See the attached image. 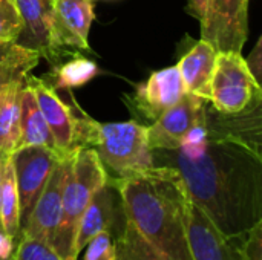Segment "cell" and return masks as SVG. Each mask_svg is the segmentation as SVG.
<instances>
[{
	"label": "cell",
	"mask_w": 262,
	"mask_h": 260,
	"mask_svg": "<svg viewBox=\"0 0 262 260\" xmlns=\"http://www.w3.org/2000/svg\"><path fill=\"white\" fill-rule=\"evenodd\" d=\"M152 158L178 172L192 204L226 238L239 241L262 222L261 106L213 116L207 109L177 150H152Z\"/></svg>",
	"instance_id": "6da1fadb"
},
{
	"label": "cell",
	"mask_w": 262,
	"mask_h": 260,
	"mask_svg": "<svg viewBox=\"0 0 262 260\" xmlns=\"http://www.w3.org/2000/svg\"><path fill=\"white\" fill-rule=\"evenodd\" d=\"M109 182L118 192L124 219L169 260H192L187 241L190 198L177 170L152 166Z\"/></svg>",
	"instance_id": "7a4b0ae2"
},
{
	"label": "cell",
	"mask_w": 262,
	"mask_h": 260,
	"mask_svg": "<svg viewBox=\"0 0 262 260\" xmlns=\"http://www.w3.org/2000/svg\"><path fill=\"white\" fill-rule=\"evenodd\" d=\"M109 182V173L92 147H77L66 155V176L61 195V215L52 248L63 260H78L75 239L80 219L94 195Z\"/></svg>",
	"instance_id": "3957f363"
},
{
	"label": "cell",
	"mask_w": 262,
	"mask_h": 260,
	"mask_svg": "<svg viewBox=\"0 0 262 260\" xmlns=\"http://www.w3.org/2000/svg\"><path fill=\"white\" fill-rule=\"evenodd\" d=\"M77 110V109H75ZM77 113V147H92L104 169L117 178L154 166L147 143V126L137 121L98 123L83 110Z\"/></svg>",
	"instance_id": "277c9868"
},
{
	"label": "cell",
	"mask_w": 262,
	"mask_h": 260,
	"mask_svg": "<svg viewBox=\"0 0 262 260\" xmlns=\"http://www.w3.org/2000/svg\"><path fill=\"white\" fill-rule=\"evenodd\" d=\"M262 87L252 75L239 52H218L212 84L210 104L221 115H239L261 106Z\"/></svg>",
	"instance_id": "5b68a950"
},
{
	"label": "cell",
	"mask_w": 262,
	"mask_h": 260,
	"mask_svg": "<svg viewBox=\"0 0 262 260\" xmlns=\"http://www.w3.org/2000/svg\"><path fill=\"white\" fill-rule=\"evenodd\" d=\"M250 0H209L201 23V38L218 52L243 51L249 34Z\"/></svg>",
	"instance_id": "8992f818"
},
{
	"label": "cell",
	"mask_w": 262,
	"mask_h": 260,
	"mask_svg": "<svg viewBox=\"0 0 262 260\" xmlns=\"http://www.w3.org/2000/svg\"><path fill=\"white\" fill-rule=\"evenodd\" d=\"M64 158L41 146H26L11 153L20 198V222L25 225L35 201L43 192L54 167Z\"/></svg>",
	"instance_id": "52a82bcc"
},
{
	"label": "cell",
	"mask_w": 262,
	"mask_h": 260,
	"mask_svg": "<svg viewBox=\"0 0 262 260\" xmlns=\"http://www.w3.org/2000/svg\"><path fill=\"white\" fill-rule=\"evenodd\" d=\"M207 103L186 92L175 106L147 126L150 150H177L190 130L206 120Z\"/></svg>",
	"instance_id": "ba28073f"
},
{
	"label": "cell",
	"mask_w": 262,
	"mask_h": 260,
	"mask_svg": "<svg viewBox=\"0 0 262 260\" xmlns=\"http://www.w3.org/2000/svg\"><path fill=\"white\" fill-rule=\"evenodd\" d=\"M26 84L32 89L40 113L54 138L57 152L66 156L77 149V110L69 107L45 80L26 74Z\"/></svg>",
	"instance_id": "9c48e42d"
},
{
	"label": "cell",
	"mask_w": 262,
	"mask_h": 260,
	"mask_svg": "<svg viewBox=\"0 0 262 260\" xmlns=\"http://www.w3.org/2000/svg\"><path fill=\"white\" fill-rule=\"evenodd\" d=\"M66 176V156L58 161L54 167L43 192L35 201L25 225L21 227V234L52 245L54 234L61 215V195Z\"/></svg>",
	"instance_id": "30bf717a"
},
{
	"label": "cell",
	"mask_w": 262,
	"mask_h": 260,
	"mask_svg": "<svg viewBox=\"0 0 262 260\" xmlns=\"http://www.w3.org/2000/svg\"><path fill=\"white\" fill-rule=\"evenodd\" d=\"M186 93L178 66L155 70L150 77L137 86L130 98L134 109L149 121H155L166 110L175 106Z\"/></svg>",
	"instance_id": "8fae6325"
},
{
	"label": "cell",
	"mask_w": 262,
	"mask_h": 260,
	"mask_svg": "<svg viewBox=\"0 0 262 260\" xmlns=\"http://www.w3.org/2000/svg\"><path fill=\"white\" fill-rule=\"evenodd\" d=\"M52 38L55 48L63 46L89 51V31L95 18L94 5L89 0H51Z\"/></svg>",
	"instance_id": "7c38bea8"
},
{
	"label": "cell",
	"mask_w": 262,
	"mask_h": 260,
	"mask_svg": "<svg viewBox=\"0 0 262 260\" xmlns=\"http://www.w3.org/2000/svg\"><path fill=\"white\" fill-rule=\"evenodd\" d=\"M187 241L192 260H241L238 241L226 238L192 201L187 213Z\"/></svg>",
	"instance_id": "4fadbf2b"
},
{
	"label": "cell",
	"mask_w": 262,
	"mask_h": 260,
	"mask_svg": "<svg viewBox=\"0 0 262 260\" xmlns=\"http://www.w3.org/2000/svg\"><path fill=\"white\" fill-rule=\"evenodd\" d=\"M23 20L21 41L18 44L31 48L40 57L52 61L58 54L52 38V5L51 0H14Z\"/></svg>",
	"instance_id": "5bb4252c"
},
{
	"label": "cell",
	"mask_w": 262,
	"mask_h": 260,
	"mask_svg": "<svg viewBox=\"0 0 262 260\" xmlns=\"http://www.w3.org/2000/svg\"><path fill=\"white\" fill-rule=\"evenodd\" d=\"M218 51L206 40H200L180 60L178 70L186 92L210 101V84Z\"/></svg>",
	"instance_id": "9a60e30c"
},
{
	"label": "cell",
	"mask_w": 262,
	"mask_h": 260,
	"mask_svg": "<svg viewBox=\"0 0 262 260\" xmlns=\"http://www.w3.org/2000/svg\"><path fill=\"white\" fill-rule=\"evenodd\" d=\"M114 222H115V202H114L111 184L107 182L94 195V198L91 199L89 205L86 207L80 219L77 239H75L77 257L81 254L84 245L94 236L103 231L112 233Z\"/></svg>",
	"instance_id": "2e32d148"
},
{
	"label": "cell",
	"mask_w": 262,
	"mask_h": 260,
	"mask_svg": "<svg viewBox=\"0 0 262 260\" xmlns=\"http://www.w3.org/2000/svg\"><path fill=\"white\" fill-rule=\"evenodd\" d=\"M25 77L12 80L0 92V153L3 155H11L18 147L20 100Z\"/></svg>",
	"instance_id": "e0dca14e"
},
{
	"label": "cell",
	"mask_w": 262,
	"mask_h": 260,
	"mask_svg": "<svg viewBox=\"0 0 262 260\" xmlns=\"http://www.w3.org/2000/svg\"><path fill=\"white\" fill-rule=\"evenodd\" d=\"M0 225L5 236L15 244L21 234L20 198L11 155H6L0 167Z\"/></svg>",
	"instance_id": "ac0fdd59"
},
{
	"label": "cell",
	"mask_w": 262,
	"mask_h": 260,
	"mask_svg": "<svg viewBox=\"0 0 262 260\" xmlns=\"http://www.w3.org/2000/svg\"><path fill=\"white\" fill-rule=\"evenodd\" d=\"M26 146H41L57 152L54 138L40 113L34 92L25 81L20 100V141L17 149Z\"/></svg>",
	"instance_id": "d6986e66"
},
{
	"label": "cell",
	"mask_w": 262,
	"mask_h": 260,
	"mask_svg": "<svg viewBox=\"0 0 262 260\" xmlns=\"http://www.w3.org/2000/svg\"><path fill=\"white\" fill-rule=\"evenodd\" d=\"M115 260H169L150 245L138 230L124 219V225L115 238Z\"/></svg>",
	"instance_id": "ffe728a7"
},
{
	"label": "cell",
	"mask_w": 262,
	"mask_h": 260,
	"mask_svg": "<svg viewBox=\"0 0 262 260\" xmlns=\"http://www.w3.org/2000/svg\"><path fill=\"white\" fill-rule=\"evenodd\" d=\"M40 54L31 48L14 43L0 57V92L12 80L23 78L40 61Z\"/></svg>",
	"instance_id": "44dd1931"
},
{
	"label": "cell",
	"mask_w": 262,
	"mask_h": 260,
	"mask_svg": "<svg viewBox=\"0 0 262 260\" xmlns=\"http://www.w3.org/2000/svg\"><path fill=\"white\" fill-rule=\"evenodd\" d=\"M98 66L89 58L75 57L55 67L54 83L51 84L54 90L57 89H74L81 87L98 75Z\"/></svg>",
	"instance_id": "7402d4cb"
},
{
	"label": "cell",
	"mask_w": 262,
	"mask_h": 260,
	"mask_svg": "<svg viewBox=\"0 0 262 260\" xmlns=\"http://www.w3.org/2000/svg\"><path fill=\"white\" fill-rule=\"evenodd\" d=\"M23 31V20L14 0H0V46H11L18 41Z\"/></svg>",
	"instance_id": "603a6c76"
},
{
	"label": "cell",
	"mask_w": 262,
	"mask_h": 260,
	"mask_svg": "<svg viewBox=\"0 0 262 260\" xmlns=\"http://www.w3.org/2000/svg\"><path fill=\"white\" fill-rule=\"evenodd\" d=\"M9 257L11 260H63L52 245L26 236L17 239Z\"/></svg>",
	"instance_id": "cb8c5ba5"
},
{
	"label": "cell",
	"mask_w": 262,
	"mask_h": 260,
	"mask_svg": "<svg viewBox=\"0 0 262 260\" xmlns=\"http://www.w3.org/2000/svg\"><path fill=\"white\" fill-rule=\"evenodd\" d=\"M81 253L83 260H115V241L112 233H98L84 245Z\"/></svg>",
	"instance_id": "d4e9b609"
},
{
	"label": "cell",
	"mask_w": 262,
	"mask_h": 260,
	"mask_svg": "<svg viewBox=\"0 0 262 260\" xmlns=\"http://www.w3.org/2000/svg\"><path fill=\"white\" fill-rule=\"evenodd\" d=\"M238 251L241 260H262V222L238 241Z\"/></svg>",
	"instance_id": "484cf974"
},
{
	"label": "cell",
	"mask_w": 262,
	"mask_h": 260,
	"mask_svg": "<svg viewBox=\"0 0 262 260\" xmlns=\"http://www.w3.org/2000/svg\"><path fill=\"white\" fill-rule=\"evenodd\" d=\"M252 75L255 77V80L261 84V63H262V55H261V38L258 40L253 52L250 54V57L246 60Z\"/></svg>",
	"instance_id": "4316f807"
},
{
	"label": "cell",
	"mask_w": 262,
	"mask_h": 260,
	"mask_svg": "<svg viewBox=\"0 0 262 260\" xmlns=\"http://www.w3.org/2000/svg\"><path fill=\"white\" fill-rule=\"evenodd\" d=\"M207 2L209 0H190V12L198 18L201 20L204 12H206V8H207Z\"/></svg>",
	"instance_id": "83f0119b"
},
{
	"label": "cell",
	"mask_w": 262,
	"mask_h": 260,
	"mask_svg": "<svg viewBox=\"0 0 262 260\" xmlns=\"http://www.w3.org/2000/svg\"><path fill=\"white\" fill-rule=\"evenodd\" d=\"M6 155H3V153H0V167H2V161H3V158H5ZM0 236H5V233H3V230H2V225H0ZM6 238V236H5Z\"/></svg>",
	"instance_id": "f1b7e54d"
},
{
	"label": "cell",
	"mask_w": 262,
	"mask_h": 260,
	"mask_svg": "<svg viewBox=\"0 0 262 260\" xmlns=\"http://www.w3.org/2000/svg\"><path fill=\"white\" fill-rule=\"evenodd\" d=\"M6 48H8V46H0V57H2L3 54H5V51H6Z\"/></svg>",
	"instance_id": "f546056e"
},
{
	"label": "cell",
	"mask_w": 262,
	"mask_h": 260,
	"mask_svg": "<svg viewBox=\"0 0 262 260\" xmlns=\"http://www.w3.org/2000/svg\"><path fill=\"white\" fill-rule=\"evenodd\" d=\"M0 260H11V257H9V256H2V254H0Z\"/></svg>",
	"instance_id": "4dcf8cb0"
},
{
	"label": "cell",
	"mask_w": 262,
	"mask_h": 260,
	"mask_svg": "<svg viewBox=\"0 0 262 260\" xmlns=\"http://www.w3.org/2000/svg\"><path fill=\"white\" fill-rule=\"evenodd\" d=\"M89 2H92V0H89Z\"/></svg>",
	"instance_id": "1f68e13d"
}]
</instances>
